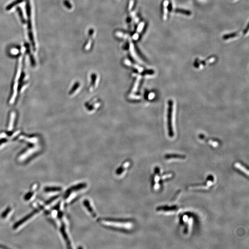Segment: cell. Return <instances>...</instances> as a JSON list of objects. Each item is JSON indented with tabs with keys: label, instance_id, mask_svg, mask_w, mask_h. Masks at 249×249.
<instances>
[{
	"label": "cell",
	"instance_id": "cell-1",
	"mask_svg": "<svg viewBox=\"0 0 249 249\" xmlns=\"http://www.w3.org/2000/svg\"><path fill=\"white\" fill-rule=\"evenodd\" d=\"M99 222L106 228L122 232L131 231L134 226L131 219L102 218L99 219Z\"/></svg>",
	"mask_w": 249,
	"mask_h": 249
},
{
	"label": "cell",
	"instance_id": "cell-2",
	"mask_svg": "<svg viewBox=\"0 0 249 249\" xmlns=\"http://www.w3.org/2000/svg\"><path fill=\"white\" fill-rule=\"evenodd\" d=\"M87 184L85 183H79L70 187L66 192L64 199L67 202H72L80 192L86 189Z\"/></svg>",
	"mask_w": 249,
	"mask_h": 249
},
{
	"label": "cell",
	"instance_id": "cell-3",
	"mask_svg": "<svg viewBox=\"0 0 249 249\" xmlns=\"http://www.w3.org/2000/svg\"><path fill=\"white\" fill-rule=\"evenodd\" d=\"M26 11L27 16L28 30V35L30 40L32 44V48L34 51L36 50V44L34 41V36L32 30V24L31 21V8L30 3L29 0H27L26 3Z\"/></svg>",
	"mask_w": 249,
	"mask_h": 249
},
{
	"label": "cell",
	"instance_id": "cell-4",
	"mask_svg": "<svg viewBox=\"0 0 249 249\" xmlns=\"http://www.w3.org/2000/svg\"><path fill=\"white\" fill-rule=\"evenodd\" d=\"M173 111V102L172 100L168 101V107L167 109V128L168 135L170 137L174 135L172 124Z\"/></svg>",
	"mask_w": 249,
	"mask_h": 249
},
{
	"label": "cell",
	"instance_id": "cell-5",
	"mask_svg": "<svg viewBox=\"0 0 249 249\" xmlns=\"http://www.w3.org/2000/svg\"><path fill=\"white\" fill-rule=\"evenodd\" d=\"M38 210H33L32 212H31V213H30L28 215H26V216L25 217H24L22 219H21L20 221H19V222H17L15 223V224L14 225V229H16L17 228H18V227H20V226L21 225H22L25 222H26V221H28L29 219H30L31 217H32L34 215L36 214L37 213H38Z\"/></svg>",
	"mask_w": 249,
	"mask_h": 249
},
{
	"label": "cell",
	"instance_id": "cell-6",
	"mask_svg": "<svg viewBox=\"0 0 249 249\" xmlns=\"http://www.w3.org/2000/svg\"><path fill=\"white\" fill-rule=\"evenodd\" d=\"M83 203H84L85 207L86 209L89 213L91 215L92 217H93V218H95L96 216V213H95L94 209H93V208L92 206V204H91L90 201L88 200H85L83 202Z\"/></svg>",
	"mask_w": 249,
	"mask_h": 249
},
{
	"label": "cell",
	"instance_id": "cell-7",
	"mask_svg": "<svg viewBox=\"0 0 249 249\" xmlns=\"http://www.w3.org/2000/svg\"><path fill=\"white\" fill-rule=\"evenodd\" d=\"M159 170L158 167L156 169V173L154 174V178H153V188L154 190H157L159 188L160 186L159 184V181L161 179V176L159 175Z\"/></svg>",
	"mask_w": 249,
	"mask_h": 249
},
{
	"label": "cell",
	"instance_id": "cell-8",
	"mask_svg": "<svg viewBox=\"0 0 249 249\" xmlns=\"http://www.w3.org/2000/svg\"><path fill=\"white\" fill-rule=\"evenodd\" d=\"M129 166V163L128 162L122 164V165L116 170V173L117 175H121L123 173H124L125 171L128 170Z\"/></svg>",
	"mask_w": 249,
	"mask_h": 249
},
{
	"label": "cell",
	"instance_id": "cell-9",
	"mask_svg": "<svg viewBox=\"0 0 249 249\" xmlns=\"http://www.w3.org/2000/svg\"><path fill=\"white\" fill-rule=\"evenodd\" d=\"M179 210V209L176 207H169L161 206L157 208V211H165V212H174Z\"/></svg>",
	"mask_w": 249,
	"mask_h": 249
},
{
	"label": "cell",
	"instance_id": "cell-10",
	"mask_svg": "<svg viewBox=\"0 0 249 249\" xmlns=\"http://www.w3.org/2000/svg\"><path fill=\"white\" fill-rule=\"evenodd\" d=\"M60 232H61V234H62V236L63 237L64 239L66 241V242L67 244V245H71V242L69 241V238H68V235L66 231L65 227L64 225H62L61 226V228H60Z\"/></svg>",
	"mask_w": 249,
	"mask_h": 249
},
{
	"label": "cell",
	"instance_id": "cell-11",
	"mask_svg": "<svg viewBox=\"0 0 249 249\" xmlns=\"http://www.w3.org/2000/svg\"><path fill=\"white\" fill-rule=\"evenodd\" d=\"M234 166L235 167H236L238 169V170L241 171L242 172L244 173L247 176L249 175V171H248V170H247L246 167H244L243 165L241 164V163H236L234 164Z\"/></svg>",
	"mask_w": 249,
	"mask_h": 249
},
{
	"label": "cell",
	"instance_id": "cell-12",
	"mask_svg": "<svg viewBox=\"0 0 249 249\" xmlns=\"http://www.w3.org/2000/svg\"><path fill=\"white\" fill-rule=\"evenodd\" d=\"M169 5V1L168 0H165L163 2V19L165 21L167 19V14H168V9L167 7Z\"/></svg>",
	"mask_w": 249,
	"mask_h": 249
},
{
	"label": "cell",
	"instance_id": "cell-13",
	"mask_svg": "<svg viewBox=\"0 0 249 249\" xmlns=\"http://www.w3.org/2000/svg\"><path fill=\"white\" fill-rule=\"evenodd\" d=\"M61 188L59 187H47L44 189V191L47 192H59L61 191Z\"/></svg>",
	"mask_w": 249,
	"mask_h": 249
},
{
	"label": "cell",
	"instance_id": "cell-14",
	"mask_svg": "<svg viewBox=\"0 0 249 249\" xmlns=\"http://www.w3.org/2000/svg\"><path fill=\"white\" fill-rule=\"evenodd\" d=\"M24 1V0H15L14 2H12V3H10V4H9V5L7 6V8H6V9H7V10H10L11 8H14L16 5L20 4V3Z\"/></svg>",
	"mask_w": 249,
	"mask_h": 249
},
{
	"label": "cell",
	"instance_id": "cell-15",
	"mask_svg": "<svg viewBox=\"0 0 249 249\" xmlns=\"http://www.w3.org/2000/svg\"><path fill=\"white\" fill-rule=\"evenodd\" d=\"M165 157L167 159H184L186 158V156L184 155H167L165 156Z\"/></svg>",
	"mask_w": 249,
	"mask_h": 249
},
{
	"label": "cell",
	"instance_id": "cell-16",
	"mask_svg": "<svg viewBox=\"0 0 249 249\" xmlns=\"http://www.w3.org/2000/svg\"><path fill=\"white\" fill-rule=\"evenodd\" d=\"M17 11L18 13H19V16H20V18H21L22 22L23 23H25V21H24V18L23 14L21 9L20 8H18Z\"/></svg>",
	"mask_w": 249,
	"mask_h": 249
},
{
	"label": "cell",
	"instance_id": "cell-17",
	"mask_svg": "<svg viewBox=\"0 0 249 249\" xmlns=\"http://www.w3.org/2000/svg\"><path fill=\"white\" fill-rule=\"evenodd\" d=\"M11 208L8 207L3 212V213L1 215V217L2 218H5V217L7 216V215L8 214V213L10 212L11 211Z\"/></svg>",
	"mask_w": 249,
	"mask_h": 249
},
{
	"label": "cell",
	"instance_id": "cell-18",
	"mask_svg": "<svg viewBox=\"0 0 249 249\" xmlns=\"http://www.w3.org/2000/svg\"><path fill=\"white\" fill-rule=\"evenodd\" d=\"M34 194V192H29L26 194L24 196V199L25 200H29L32 197V196Z\"/></svg>",
	"mask_w": 249,
	"mask_h": 249
},
{
	"label": "cell",
	"instance_id": "cell-19",
	"mask_svg": "<svg viewBox=\"0 0 249 249\" xmlns=\"http://www.w3.org/2000/svg\"><path fill=\"white\" fill-rule=\"evenodd\" d=\"M176 12L178 13H181V14H184V15H191V12L186 10H182V9H177L176 10Z\"/></svg>",
	"mask_w": 249,
	"mask_h": 249
},
{
	"label": "cell",
	"instance_id": "cell-20",
	"mask_svg": "<svg viewBox=\"0 0 249 249\" xmlns=\"http://www.w3.org/2000/svg\"><path fill=\"white\" fill-rule=\"evenodd\" d=\"M59 197V196H55V197H53L51 199H50L49 200L47 201L46 202V204H49L50 203H51L52 202H53L54 201L56 200L57 199H58Z\"/></svg>",
	"mask_w": 249,
	"mask_h": 249
},
{
	"label": "cell",
	"instance_id": "cell-21",
	"mask_svg": "<svg viewBox=\"0 0 249 249\" xmlns=\"http://www.w3.org/2000/svg\"><path fill=\"white\" fill-rule=\"evenodd\" d=\"M172 176V173H167V174H165V175H163L161 176V179H166L170 178Z\"/></svg>",
	"mask_w": 249,
	"mask_h": 249
},
{
	"label": "cell",
	"instance_id": "cell-22",
	"mask_svg": "<svg viewBox=\"0 0 249 249\" xmlns=\"http://www.w3.org/2000/svg\"><path fill=\"white\" fill-rule=\"evenodd\" d=\"M7 140L6 139H2V140H0V145L2 144L4 142H6Z\"/></svg>",
	"mask_w": 249,
	"mask_h": 249
}]
</instances>
